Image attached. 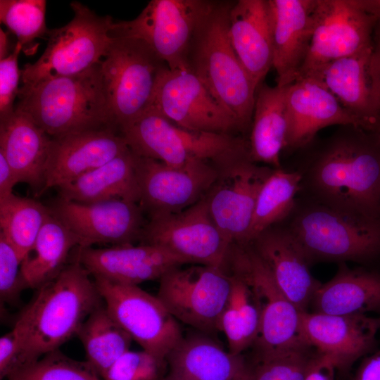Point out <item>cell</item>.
Returning a JSON list of instances; mask_svg holds the SVG:
<instances>
[{
	"label": "cell",
	"mask_w": 380,
	"mask_h": 380,
	"mask_svg": "<svg viewBox=\"0 0 380 380\" xmlns=\"http://www.w3.org/2000/svg\"><path fill=\"white\" fill-rule=\"evenodd\" d=\"M302 176L311 201L349 214L380 216V141L373 132L341 126Z\"/></svg>",
	"instance_id": "cell-1"
},
{
	"label": "cell",
	"mask_w": 380,
	"mask_h": 380,
	"mask_svg": "<svg viewBox=\"0 0 380 380\" xmlns=\"http://www.w3.org/2000/svg\"><path fill=\"white\" fill-rule=\"evenodd\" d=\"M103 303L89 272L76 260L68 263L37 289L13 327L20 341L15 371L58 350L77 335L88 316Z\"/></svg>",
	"instance_id": "cell-2"
},
{
	"label": "cell",
	"mask_w": 380,
	"mask_h": 380,
	"mask_svg": "<svg viewBox=\"0 0 380 380\" xmlns=\"http://www.w3.org/2000/svg\"><path fill=\"white\" fill-rule=\"evenodd\" d=\"M234 1H209L188 53L189 70L250 135L257 87L232 45L229 15Z\"/></svg>",
	"instance_id": "cell-3"
},
{
	"label": "cell",
	"mask_w": 380,
	"mask_h": 380,
	"mask_svg": "<svg viewBox=\"0 0 380 380\" xmlns=\"http://www.w3.org/2000/svg\"><path fill=\"white\" fill-rule=\"evenodd\" d=\"M18 98L15 108L30 116L51 138L109 127L118 129L100 64L76 75L22 86Z\"/></svg>",
	"instance_id": "cell-4"
},
{
	"label": "cell",
	"mask_w": 380,
	"mask_h": 380,
	"mask_svg": "<svg viewBox=\"0 0 380 380\" xmlns=\"http://www.w3.org/2000/svg\"><path fill=\"white\" fill-rule=\"evenodd\" d=\"M120 132L136 156L174 167L202 161L221 171L250 155L247 138L184 129L152 110H147Z\"/></svg>",
	"instance_id": "cell-5"
},
{
	"label": "cell",
	"mask_w": 380,
	"mask_h": 380,
	"mask_svg": "<svg viewBox=\"0 0 380 380\" xmlns=\"http://www.w3.org/2000/svg\"><path fill=\"white\" fill-rule=\"evenodd\" d=\"M292 214L287 227L310 264L365 262L380 256V216L349 214L312 201L296 205Z\"/></svg>",
	"instance_id": "cell-6"
},
{
	"label": "cell",
	"mask_w": 380,
	"mask_h": 380,
	"mask_svg": "<svg viewBox=\"0 0 380 380\" xmlns=\"http://www.w3.org/2000/svg\"><path fill=\"white\" fill-rule=\"evenodd\" d=\"M226 262L227 270L238 273L251 286L260 304V328L252 346L253 361L311 348L302 330L303 312L282 293L250 244L231 245Z\"/></svg>",
	"instance_id": "cell-7"
},
{
	"label": "cell",
	"mask_w": 380,
	"mask_h": 380,
	"mask_svg": "<svg viewBox=\"0 0 380 380\" xmlns=\"http://www.w3.org/2000/svg\"><path fill=\"white\" fill-rule=\"evenodd\" d=\"M70 6L73 18L61 27L49 30L43 54L20 70L23 86L82 72L100 64L105 56L112 42V17L99 16L78 1H72Z\"/></svg>",
	"instance_id": "cell-8"
},
{
	"label": "cell",
	"mask_w": 380,
	"mask_h": 380,
	"mask_svg": "<svg viewBox=\"0 0 380 380\" xmlns=\"http://www.w3.org/2000/svg\"><path fill=\"white\" fill-rule=\"evenodd\" d=\"M111 37L100 65L112 117L120 131L148 110L158 75L167 65L144 41Z\"/></svg>",
	"instance_id": "cell-9"
},
{
	"label": "cell",
	"mask_w": 380,
	"mask_h": 380,
	"mask_svg": "<svg viewBox=\"0 0 380 380\" xmlns=\"http://www.w3.org/2000/svg\"><path fill=\"white\" fill-rule=\"evenodd\" d=\"M230 291L231 278L224 268L193 264L163 274L156 296L178 322L211 335L220 331Z\"/></svg>",
	"instance_id": "cell-10"
},
{
	"label": "cell",
	"mask_w": 380,
	"mask_h": 380,
	"mask_svg": "<svg viewBox=\"0 0 380 380\" xmlns=\"http://www.w3.org/2000/svg\"><path fill=\"white\" fill-rule=\"evenodd\" d=\"M208 0H151L134 19L114 22L110 37L144 41L170 70H189L188 53Z\"/></svg>",
	"instance_id": "cell-11"
},
{
	"label": "cell",
	"mask_w": 380,
	"mask_h": 380,
	"mask_svg": "<svg viewBox=\"0 0 380 380\" xmlns=\"http://www.w3.org/2000/svg\"><path fill=\"white\" fill-rule=\"evenodd\" d=\"M93 278L107 310L132 341L144 350L166 360L183 334L179 322L158 297L137 285Z\"/></svg>",
	"instance_id": "cell-12"
},
{
	"label": "cell",
	"mask_w": 380,
	"mask_h": 380,
	"mask_svg": "<svg viewBox=\"0 0 380 380\" xmlns=\"http://www.w3.org/2000/svg\"><path fill=\"white\" fill-rule=\"evenodd\" d=\"M148 110L189 130L247 138L235 118L189 70L163 68Z\"/></svg>",
	"instance_id": "cell-13"
},
{
	"label": "cell",
	"mask_w": 380,
	"mask_h": 380,
	"mask_svg": "<svg viewBox=\"0 0 380 380\" xmlns=\"http://www.w3.org/2000/svg\"><path fill=\"white\" fill-rule=\"evenodd\" d=\"M313 31L297 77H313L327 64L372 46L377 18L356 0H315Z\"/></svg>",
	"instance_id": "cell-14"
},
{
	"label": "cell",
	"mask_w": 380,
	"mask_h": 380,
	"mask_svg": "<svg viewBox=\"0 0 380 380\" xmlns=\"http://www.w3.org/2000/svg\"><path fill=\"white\" fill-rule=\"evenodd\" d=\"M140 242L163 247L189 264L222 268L232 245L215 225L205 196L180 212L148 219Z\"/></svg>",
	"instance_id": "cell-15"
},
{
	"label": "cell",
	"mask_w": 380,
	"mask_h": 380,
	"mask_svg": "<svg viewBox=\"0 0 380 380\" xmlns=\"http://www.w3.org/2000/svg\"><path fill=\"white\" fill-rule=\"evenodd\" d=\"M135 157L139 205L148 219L180 212L201 200L218 178L213 165L194 161L174 167L148 158Z\"/></svg>",
	"instance_id": "cell-16"
},
{
	"label": "cell",
	"mask_w": 380,
	"mask_h": 380,
	"mask_svg": "<svg viewBox=\"0 0 380 380\" xmlns=\"http://www.w3.org/2000/svg\"><path fill=\"white\" fill-rule=\"evenodd\" d=\"M48 207L78 239L81 248L134 244L141 241L147 223L139 204L123 199L84 203L58 196Z\"/></svg>",
	"instance_id": "cell-17"
},
{
	"label": "cell",
	"mask_w": 380,
	"mask_h": 380,
	"mask_svg": "<svg viewBox=\"0 0 380 380\" xmlns=\"http://www.w3.org/2000/svg\"><path fill=\"white\" fill-rule=\"evenodd\" d=\"M274 169L251 157L240 159L220 171L205 195L210 214L230 244H247L259 192Z\"/></svg>",
	"instance_id": "cell-18"
},
{
	"label": "cell",
	"mask_w": 380,
	"mask_h": 380,
	"mask_svg": "<svg viewBox=\"0 0 380 380\" xmlns=\"http://www.w3.org/2000/svg\"><path fill=\"white\" fill-rule=\"evenodd\" d=\"M73 260L80 262L92 277L137 286L160 279L172 268L189 264L163 247L146 243L99 248L77 247Z\"/></svg>",
	"instance_id": "cell-19"
},
{
	"label": "cell",
	"mask_w": 380,
	"mask_h": 380,
	"mask_svg": "<svg viewBox=\"0 0 380 380\" xmlns=\"http://www.w3.org/2000/svg\"><path fill=\"white\" fill-rule=\"evenodd\" d=\"M129 149L119 130L111 127L51 138L40 196L51 188L73 182Z\"/></svg>",
	"instance_id": "cell-20"
},
{
	"label": "cell",
	"mask_w": 380,
	"mask_h": 380,
	"mask_svg": "<svg viewBox=\"0 0 380 380\" xmlns=\"http://www.w3.org/2000/svg\"><path fill=\"white\" fill-rule=\"evenodd\" d=\"M308 343L336 369L345 371L376 343L374 317L366 315H334L309 311L301 313Z\"/></svg>",
	"instance_id": "cell-21"
},
{
	"label": "cell",
	"mask_w": 380,
	"mask_h": 380,
	"mask_svg": "<svg viewBox=\"0 0 380 380\" xmlns=\"http://www.w3.org/2000/svg\"><path fill=\"white\" fill-rule=\"evenodd\" d=\"M287 132L284 149L308 146L317 132L330 125H354L360 120L347 110L320 82L300 77L286 86Z\"/></svg>",
	"instance_id": "cell-22"
},
{
	"label": "cell",
	"mask_w": 380,
	"mask_h": 380,
	"mask_svg": "<svg viewBox=\"0 0 380 380\" xmlns=\"http://www.w3.org/2000/svg\"><path fill=\"white\" fill-rule=\"evenodd\" d=\"M248 244L286 297L300 311H308L322 284L312 275L311 264L289 227L275 224Z\"/></svg>",
	"instance_id": "cell-23"
},
{
	"label": "cell",
	"mask_w": 380,
	"mask_h": 380,
	"mask_svg": "<svg viewBox=\"0 0 380 380\" xmlns=\"http://www.w3.org/2000/svg\"><path fill=\"white\" fill-rule=\"evenodd\" d=\"M277 85L294 82L304 64L313 31L315 0H268Z\"/></svg>",
	"instance_id": "cell-24"
},
{
	"label": "cell",
	"mask_w": 380,
	"mask_h": 380,
	"mask_svg": "<svg viewBox=\"0 0 380 380\" xmlns=\"http://www.w3.org/2000/svg\"><path fill=\"white\" fill-rule=\"evenodd\" d=\"M232 45L242 66L258 88L273 65L268 0H238L229 15Z\"/></svg>",
	"instance_id": "cell-25"
},
{
	"label": "cell",
	"mask_w": 380,
	"mask_h": 380,
	"mask_svg": "<svg viewBox=\"0 0 380 380\" xmlns=\"http://www.w3.org/2000/svg\"><path fill=\"white\" fill-rule=\"evenodd\" d=\"M51 142V137L20 110L15 108L11 115L0 120V152L18 182L27 184L37 196L44 186Z\"/></svg>",
	"instance_id": "cell-26"
},
{
	"label": "cell",
	"mask_w": 380,
	"mask_h": 380,
	"mask_svg": "<svg viewBox=\"0 0 380 380\" xmlns=\"http://www.w3.org/2000/svg\"><path fill=\"white\" fill-rule=\"evenodd\" d=\"M182 337L166 357L161 380H233L248 366L243 355H234L210 334L198 331Z\"/></svg>",
	"instance_id": "cell-27"
},
{
	"label": "cell",
	"mask_w": 380,
	"mask_h": 380,
	"mask_svg": "<svg viewBox=\"0 0 380 380\" xmlns=\"http://www.w3.org/2000/svg\"><path fill=\"white\" fill-rule=\"evenodd\" d=\"M372 51V46L336 60L311 77L328 89L360 120L362 129L370 132L378 124L369 75Z\"/></svg>",
	"instance_id": "cell-28"
},
{
	"label": "cell",
	"mask_w": 380,
	"mask_h": 380,
	"mask_svg": "<svg viewBox=\"0 0 380 380\" xmlns=\"http://www.w3.org/2000/svg\"><path fill=\"white\" fill-rule=\"evenodd\" d=\"M311 304L314 312L328 315L380 312V272L342 264L331 280L320 285Z\"/></svg>",
	"instance_id": "cell-29"
},
{
	"label": "cell",
	"mask_w": 380,
	"mask_h": 380,
	"mask_svg": "<svg viewBox=\"0 0 380 380\" xmlns=\"http://www.w3.org/2000/svg\"><path fill=\"white\" fill-rule=\"evenodd\" d=\"M58 189V197L90 203L123 199L139 203L140 190L130 149Z\"/></svg>",
	"instance_id": "cell-30"
},
{
	"label": "cell",
	"mask_w": 380,
	"mask_h": 380,
	"mask_svg": "<svg viewBox=\"0 0 380 380\" xmlns=\"http://www.w3.org/2000/svg\"><path fill=\"white\" fill-rule=\"evenodd\" d=\"M286 86L270 87L262 83L258 86L248 137L252 160L274 169L280 168V154L285 146Z\"/></svg>",
	"instance_id": "cell-31"
},
{
	"label": "cell",
	"mask_w": 380,
	"mask_h": 380,
	"mask_svg": "<svg viewBox=\"0 0 380 380\" xmlns=\"http://www.w3.org/2000/svg\"><path fill=\"white\" fill-rule=\"evenodd\" d=\"M79 246L75 234L50 212L32 251L22 262L27 289H38L53 279L68 264L71 251Z\"/></svg>",
	"instance_id": "cell-32"
},
{
	"label": "cell",
	"mask_w": 380,
	"mask_h": 380,
	"mask_svg": "<svg viewBox=\"0 0 380 380\" xmlns=\"http://www.w3.org/2000/svg\"><path fill=\"white\" fill-rule=\"evenodd\" d=\"M231 278V291L220 320V331L227 338L228 350L242 355L252 347L259 334L261 307L248 281L236 272L227 270Z\"/></svg>",
	"instance_id": "cell-33"
},
{
	"label": "cell",
	"mask_w": 380,
	"mask_h": 380,
	"mask_svg": "<svg viewBox=\"0 0 380 380\" xmlns=\"http://www.w3.org/2000/svg\"><path fill=\"white\" fill-rule=\"evenodd\" d=\"M77 336L83 345L87 362L102 379L112 365L129 350L132 341L104 303L88 316Z\"/></svg>",
	"instance_id": "cell-34"
},
{
	"label": "cell",
	"mask_w": 380,
	"mask_h": 380,
	"mask_svg": "<svg viewBox=\"0 0 380 380\" xmlns=\"http://www.w3.org/2000/svg\"><path fill=\"white\" fill-rule=\"evenodd\" d=\"M303 176L299 171L274 169L259 192L247 244L267 229L277 224L293 212L296 196L302 189Z\"/></svg>",
	"instance_id": "cell-35"
},
{
	"label": "cell",
	"mask_w": 380,
	"mask_h": 380,
	"mask_svg": "<svg viewBox=\"0 0 380 380\" xmlns=\"http://www.w3.org/2000/svg\"><path fill=\"white\" fill-rule=\"evenodd\" d=\"M50 214L48 205L12 194L0 200V234L23 259L32 251L39 233Z\"/></svg>",
	"instance_id": "cell-36"
},
{
	"label": "cell",
	"mask_w": 380,
	"mask_h": 380,
	"mask_svg": "<svg viewBox=\"0 0 380 380\" xmlns=\"http://www.w3.org/2000/svg\"><path fill=\"white\" fill-rule=\"evenodd\" d=\"M45 0H1L0 20L18 39L26 54H33L34 39L47 36Z\"/></svg>",
	"instance_id": "cell-37"
},
{
	"label": "cell",
	"mask_w": 380,
	"mask_h": 380,
	"mask_svg": "<svg viewBox=\"0 0 380 380\" xmlns=\"http://www.w3.org/2000/svg\"><path fill=\"white\" fill-rule=\"evenodd\" d=\"M8 380H103L86 362L72 360L59 349L11 374Z\"/></svg>",
	"instance_id": "cell-38"
},
{
	"label": "cell",
	"mask_w": 380,
	"mask_h": 380,
	"mask_svg": "<svg viewBox=\"0 0 380 380\" xmlns=\"http://www.w3.org/2000/svg\"><path fill=\"white\" fill-rule=\"evenodd\" d=\"M317 356L311 347L253 361L250 365L253 380H305Z\"/></svg>",
	"instance_id": "cell-39"
},
{
	"label": "cell",
	"mask_w": 380,
	"mask_h": 380,
	"mask_svg": "<svg viewBox=\"0 0 380 380\" xmlns=\"http://www.w3.org/2000/svg\"><path fill=\"white\" fill-rule=\"evenodd\" d=\"M166 372V360L144 350L129 349L112 365L103 380H161Z\"/></svg>",
	"instance_id": "cell-40"
},
{
	"label": "cell",
	"mask_w": 380,
	"mask_h": 380,
	"mask_svg": "<svg viewBox=\"0 0 380 380\" xmlns=\"http://www.w3.org/2000/svg\"><path fill=\"white\" fill-rule=\"evenodd\" d=\"M22 259L16 250L0 234V298L1 303L15 305L22 291L27 289L22 272Z\"/></svg>",
	"instance_id": "cell-41"
},
{
	"label": "cell",
	"mask_w": 380,
	"mask_h": 380,
	"mask_svg": "<svg viewBox=\"0 0 380 380\" xmlns=\"http://www.w3.org/2000/svg\"><path fill=\"white\" fill-rule=\"evenodd\" d=\"M21 51L22 45L17 42L11 54L0 60V120L7 118L15 110L14 101L18 96L21 79L18 65Z\"/></svg>",
	"instance_id": "cell-42"
},
{
	"label": "cell",
	"mask_w": 380,
	"mask_h": 380,
	"mask_svg": "<svg viewBox=\"0 0 380 380\" xmlns=\"http://www.w3.org/2000/svg\"><path fill=\"white\" fill-rule=\"evenodd\" d=\"M20 351V341L13 328L0 338V379L8 378L16 368Z\"/></svg>",
	"instance_id": "cell-43"
},
{
	"label": "cell",
	"mask_w": 380,
	"mask_h": 380,
	"mask_svg": "<svg viewBox=\"0 0 380 380\" xmlns=\"http://www.w3.org/2000/svg\"><path fill=\"white\" fill-rule=\"evenodd\" d=\"M369 75L379 123L380 121V20L377 21L374 30L372 51L369 63Z\"/></svg>",
	"instance_id": "cell-44"
},
{
	"label": "cell",
	"mask_w": 380,
	"mask_h": 380,
	"mask_svg": "<svg viewBox=\"0 0 380 380\" xmlns=\"http://www.w3.org/2000/svg\"><path fill=\"white\" fill-rule=\"evenodd\" d=\"M355 380H380V349L364 359Z\"/></svg>",
	"instance_id": "cell-45"
},
{
	"label": "cell",
	"mask_w": 380,
	"mask_h": 380,
	"mask_svg": "<svg viewBox=\"0 0 380 380\" xmlns=\"http://www.w3.org/2000/svg\"><path fill=\"white\" fill-rule=\"evenodd\" d=\"M18 183L11 166L4 154L0 152V200L13 194V189Z\"/></svg>",
	"instance_id": "cell-46"
},
{
	"label": "cell",
	"mask_w": 380,
	"mask_h": 380,
	"mask_svg": "<svg viewBox=\"0 0 380 380\" xmlns=\"http://www.w3.org/2000/svg\"><path fill=\"white\" fill-rule=\"evenodd\" d=\"M334 367L318 354L305 380H334Z\"/></svg>",
	"instance_id": "cell-47"
},
{
	"label": "cell",
	"mask_w": 380,
	"mask_h": 380,
	"mask_svg": "<svg viewBox=\"0 0 380 380\" xmlns=\"http://www.w3.org/2000/svg\"><path fill=\"white\" fill-rule=\"evenodd\" d=\"M10 40L8 37V32H4L1 28L0 29V60L6 58L8 56L10 53Z\"/></svg>",
	"instance_id": "cell-48"
},
{
	"label": "cell",
	"mask_w": 380,
	"mask_h": 380,
	"mask_svg": "<svg viewBox=\"0 0 380 380\" xmlns=\"http://www.w3.org/2000/svg\"><path fill=\"white\" fill-rule=\"evenodd\" d=\"M233 380H253L250 365H248L247 367Z\"/></svg>",
	"instance_id": "cell-49"
},
{
	"label": "cell",
	"mask_w": 380,
	"mask_h": 380,
	"mask_svg": "<svg viewBox=\"0 0 380 380\" xmlns=\"http://www.w3.org/2000/svg\"><path fill=\"white\" fill-rule=\"evenodd\" d=\"M373 133L376 135V137H377V139L380 141V121H379L378 125L376 126V129L373 132Z\"/></svg>",
	"instance_id": "cell-50"
},
{
	"label": "cell",
	"mask_w": 380,
	"mask_h": 380,
	"mask_svg": "<svg viewBox=\"0 0 380 380\" xmlns=\"http://www.w3.org/2000/svg\"><path fill=\"white\" fill-rule=\"evenodd\" d=\"M374 323L379 330L380 329V315L379 317H374Z\"/></svg>",
	"instance_id": "cell-51"
}]
</instances>
